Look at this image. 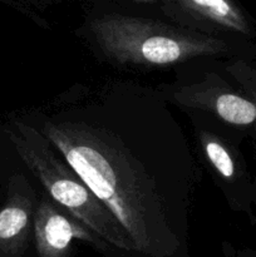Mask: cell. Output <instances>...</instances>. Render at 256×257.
<instances>
[{"label": "cell", "instance_id": "cell-1", "mask_svg": "<svg viewBox=\"0 0 256 257\" xmlns=\"http://www.w3.org/2000/svg\"><path fill=\"white\" fill-rule=\"evenodd\" d=\"M33 119L107 206L141 257H195L200 181L188 138L157 88L114 80L68 93Z\"/></svg>", "mask_w": 256, "mask_h": 257}, {"label": "cell", "instance_id": "cell-2", "mask_svg": "<svg viewBox=\"0 0 256 257\" xmlns=\"http://www.w3.org/2000/svg\"><path fill=\"white\" fill-rule=\"evenodd\" d=\"M79 35L98 58L127 69L172 67L231 55L237 49L225 38L155 20L118 15L92 20Z\"/></svg>", "mask_w": 256, "mask_h": 257}, {"label": "cell", "instance_id": "cell-3", "mask_svg": "<svg viewBox=\"0 0 256 257\" xmlns=\"http://www.w3.org/2000/svg\"><path fill=\"white\" fill-rule=\"evenodd\" d=\"M8 136L30 175L50 198L117 250L131 257H141L107 206L35 125L14 120L8 128Z\"/></svg>", "mask_w": 256, "mask_h": 257}, {"label": "cell", "instance_id": "cell-4", "mask_svg": "<svg viewBox=\"0 0 256 257\" xmlns=\"http://www.w3.org/2000/svg\"><path fill=\"white\" fill-rule=\"evenodd\" d=\"M165 99L187 113L210 118L233 132L251 133L256 104L240 88L212 69L157 87Z\"/></svg>", "mask_w": 256, "mask_h": 257}, {"label": "cell", "instance_id": "cell-5", "mask_svg": "<svg viewBox=\"0 0 256 257\" xmlns=\"http://www.w3.org/2000/svg\"><path fill=\"white\" fill-rule=\"evenodd\" d=\"M193 125L200 162L221 191L228 207L256 223L253 176L233 138L221 124L205 115L188 113Z\"/></svg>", "mask_w": 256, "mask_h": 257}, {"label": "cell", "instance_id": "cell-6", "mask_svg": "<svg viewBox=\"0 0 256 257\" xmlns=\"http://www.w3.org/2000/svg\"><path fill=\"white\" fill-rule=\"evenodd\" d=\"M34 237L38 257H70L74 242H84L105 257H131L73 217L42 187L34 213Z\"/></svg>", "mask_w": 256, "mask_h": 257}, {"label": "cell", "instance_id": "cell-7", "mask_svg": "<svg viewBox=\"0 0 256 257\" xmlns=\"http://www.w3.org/2000/svg\"><path fill=\"white\" fill-rule=\"evenodd\" d=\"M39 195L27 176L10 181L8 200L0 207V257H38L34 213Z\"/></svg>", "mask_w": 256, "mask_h": 257}, {"label": "cell", "instance_id": "cell-8", "mask_svg": "<svg viewBox=\"0 0 256 257\" xmlns=\"http://www.w3.org/2000/svg\"><path fill=\"white\" fill-rule=\"evenodd\" d=\"M183 13L178 15L180 27L213 37H255L252 28L237 8L228 0H180Z\"/></svg>", "mask_w": 256, "mask_h": 257}, {"label": "cell", "instance_id": "cell-9", "mask_svg": "<svg viewBox=\"0 0 256 257\" xmlns=\"http://www.w3.org/2000/svg\"><path fill=\"white\" fill-rule=\"evenodd\" d=\"M222 72L256 104V62L243 57H232L222 64ZM251 135L256 137V122Z\"/></svg>", "mask_w": 256, "mask_h": 257}, {"label": "cell", "instance_id": "cell-10", "mask_svg": "<svg viewBox=\"0 0 256 257\" xmlns=\"http://www.w3.org/2000/svg\"><path fill=\"white\" fill-rule=\"evenodd\" d=\"M235 257H256V248H241L236 251Z\"/></svg>", "mask_w": 256, "mask_h": 257}, {"label": "cell", "instance_id": "cell-11", "mask_svg": "<svg viewBox=\"0 0 256 257\" xmlns=\"http://www.w3.org/2000/svg\"><path fill=\"white\" fill-rule=\"evenodd\" d=\"M253 208H255V213H256V170L255 173H253Z\"/></svg>", "mask_w": 256, "mask_h": 257}]
</instances>
